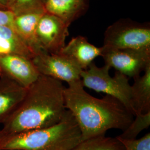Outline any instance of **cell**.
<instances>
[{
  "label": "cell",
  "instance_id": "2",
  "mask_svg": "<svg viewBox=\"0 0 150 150\" xmlns=\"http://www.w3.org/2000/svg\"><path fill=\"white\" fill-rule=\"evenodd\" d=\"M65 107L80 130L82 140L105 135L108 130H125L134 115L122 103L108 95L101 98L88 93L81 80L72 83L64 91Z\"/></svg>",
  "mask_w": 150,
  "mask_h": 150
},
{
  "label": "cell",
  "instance_id": "15",
  "mask_svg": "<svg viewBox=\"0 0 150 150\" xmlns=\"http://www.w3.org/2000/svg\"><path fill=\"white\" fill-rule=\"evenodd\" d=\"M70 150H125L122 144L115 137L105 135L83 140Z\"/></svg>",
  "mask_w": 150,
  "mask_h": 150
},
{
  "label": "cell",
  "instance_id": "17",
  "mask_svg": "<svg viewBox=\"0 0 150 150\" xmlns=\"http://www.w3.org/2000/svg\"><path fill=\"white\" fill-rule=\"evenodd\" d=\"M7 10L15 16L32 12H46L41 0H10Z\"/></svg>",
  "mask_w": 150,
  "mask_h": 150
},
{
  "label": "cell",
  "instance_id": "25",
  "mask_svg": "<svg viewBox=\"0 0 150 150\" xmlns=\"http://www.w3.org/2000/svg\"><path fill=\"white\" fill-rule=\"evenodd\" d=\"M41 1H42L43 3L44 2V1H45V0H41Z\"/></svg>",
  "mask_w": 150,
  "mask_h": 150
},
{
  "label": "cell",
  "instance_id": "19",
  "mask_svg": "<svg viewBox=\"0 0 150 150\" xmlns=\"http://www.w3.org/2000/svg\"><path fill=\"white\" fill-rule=\"evenodd\" d=\"M116 138L122 144L125 150H150V134L148 133L139 139H123Z\"/></svg>",
  "mask_w": 150,
  "mask_h": 150
},
{
  "label": "cell",
  "instance_id": "10",
  "mask_svg": "<svg viewBox=\"0 0 150 150\" xmlns=\"http://www.w3.org/2000/svg\"><path fill=\"white\" fill-rule=\"evenodd\" d=\"M102 47H98L90 43L87 38L78 36L72 38L59 54L67 57L81 70L86 69L93 60L101 56Z\"/></svg>",
  "mask_w": 150,
  "mask_h": 150
},
{
  "label": "cell",
  "instance_id": "12",
  "mask_svg": "<svg viewBox=\"0 0 150 150\" xmlns=\"http://www.w3.org/2000/svg\"><path fill=\"white\" fill-rule=\"evenodd\" d=\"M26 88L10 79H0V123L3 124L19 106Z\"/></svg>",
  "mask_w": 150,
  "mask_h": 150
},
{
  "label": "cell",
  "instance_id": "22",
  "mask_svg": "<svg viewBox=\"0 0 150 150\" xmlns=\"http://www.w3.org/2000/svg\"><path fill=\"white\" fill-rule=\"evenodd\" d=\"M10 0H0V10H8Z\"/></svg>",
  "mask_w": 150,
  "mask_h": 150
},
{
  "label": "cell",
  "instance_id": "6",
  "mask_svg": "<svg viewBox=\"0 0 150 150\" xmlns=\"http://www.w3.org/2000/svg\"><path fill=\"white\" fill-rule=\"evenodd\" d=\"M101 56L105 64L134 79L150 66V48L108 50Z\"/></svg>",
  "mask_w": 150,
  "mask_h": 150
},
{
  "label": "cell",
  "instance_id": "24",
  "mask_svg": "<svg viewBox=\"0 0 150 150\" xmlns=\"http://www.w3.org/2000/svg\"><path fill=\"white\" fill-rule=\"evenodd\" d=\"M19 150V149H8V150Z\"/></svg>",
  "mask_w": 150,
  "mask_h": 150
},
{
  "label": "cell",
  "instance_id": "9",
  "mask_svg": "<svg viewBox=\"0 0 150 150\" xmlns=\"http://www.w3.org/2000/svg\"><path fill=\"white\" fill-rule=\"evenodd\" d=\"M32 59L17 54H0V77L28 88L40 76Z\"/></svg>",
  "mask_w": 150,
  "mask_h": 150
},
{
  "label": "cell",
  "instance_id": "23",
  "mask_svg": "<svg viewBox=\"0 0 150 150\" xmlns=\"http://www.w3.org/2000/svg\"><path fill=\"white\" fill-rule=\"evenodd\" d=\"M3 136H4V134H2V132H1V129H0V141L1 140Z\"/></svg>",
  "mask_w": 150,
  "mask_h": 150
},
{
  "label": "cell",
  "instance_id": "18",
  "mask_svg": "<svg viewBox=\"0 0 150 150\" xmlns=\"http://www.w3.org/2000/svg\"><path fill=\"white\" fill-rule=\"evenodd\" d=\"M0 54H17L32 59L34 54L23 42L0 38Z\"/></svg>",
  "mask_w": 150,
  "mask_h": 150
},
{
  "label": "cell",
  "instance_id": "14",
  "mask_svg": "<svg viewBox=\"0 0 150 150\" xmlns=\"http://www.w3.org/2000/svg\"><path fill=\"white\" fill-rule=\"evenodd\" d=\"M131 100L134 116L150 111V66L144 75L134 78L131 85Z\"/></svg>",
  "mask_w": 150,
  "mask_h": 150
},
{
  "label": "cell",
  "instance_id": "5",
  "mask_svg": "<svg viewBox=\"0 0 150 150\" xmlns=\"http://www.w3.org/2000/svg\"><path fill=\"white\" fill-rule=\"evenodd\" d=\"M102 52L122 49L150 48V23L120 19L109 26L104 33Z\"/></svg>",
  "mask_w": 150,
  "mask_h": 150
},
{
  "label": "cell",
  "instance_id": "4",
  "mask_svg": "<svg viewBox=\"0 0 150 150\" xmlns=\"http://www.w3.org/2000/svg\"><path fill=\"white\" fill-rule=\"evenodd\" d=\"M111 68L106 64L98 67L93 62L81 72V80L83 87L97 92H102L117 99L134 116L131 100V85L129 77L116 71L111 76Z\"/></svg>",
  "mask_w": 150,
  "mask_h": 150
},
{
  "label": "cell",
  "instance_id": "7",
  "mask_svg": "<svg viewBox=\"0 0 150 150\" xmlns=\"http://www.w3.org/2000/svg\"><path fill=\"white\" fill-rule=\"evenodd\" d=\"M32 61L40 75L65 81L68 85L81 81L82 70L61 54L42 52L35 55Z\"/></svg>",
  "mask_w": 150,
  "mask_h": 150
},
{
  "label": "cell",
  "instance_id": "3",
  "mask_svg": "<svg viewBox=\"0 0 150 150\" xmlns=\"http://www.w3.org/2000/svg\"><path fill=\"white\" fill-rule=\"evenodd\" d=\"M82 140L80 130L69 110L55 125L16 134L4 136L0 150H70Z\"/></svg>",
  "mask_w": 150,
  "mask_h": 150
},
{
  "label": "cell",
  "instance_id": "1",
  "mask_svg": "<svg viewBox=\"0 0 150 150\" xmlns=\"http://www.w3.org/2000/svg\"><path fill=\"white\" fill-rule=\"evenodd\" d=\"M62 81L40 75L27 88L16 110L2 124L4 136L42 129L59 122L67 111Z\"/></svg>",
  "mask_w": 150,
  "mask_h": 150
},
{
  "label": "cell",
  "instance_id": "21",
  "mask_svg": "<svg viewBox=\"0 0 150 150\" xmlns=\"http://www.w3.org/2000/svg\"><path fill=\"white\" fill-rule=\"evenodd\" d=\"M15 15L9 10H0V25L14 27L13 21Z\"/></svg>",
  "mask_w": 150,
  "mask_h": 150
},
{
  "label": "cell",
  "instance_id": "13",
  "mask_svg": "<svg viewBox=\"0 0 150 150\" xmlns=\"http://www.w3.org/2000/svg\"><path fill=\"white\" fill-rule=\"evenodd\" d=\"M46 12H32L15 16L13 26L34 56L44 52L40 46L36 37L38 22Z\"/></svg>",
  "mask_w": 150,
  "mask_h": 150
},
{
  "label": "cell",
  "instance_id": "11",
  "mask_svg": "<svg viewBox=\"0 0 150 150\" xmlns=\"http://www.w3.org/2000/svg\"><path fill=\"white\" fill-rule=\"evenodd\" d=\"M90 0H45L46 12L59 17L69 26L85 14Z\"/></svg>",
  "mask_w": 150,
  "mask_h": 150
},
{
  "label": "cell",
  "instance_id": "8",
  "mask_svg": "<svg viewBox=\"0 0 150 150\" xmlns=\"http://www.w3.org/2000/svg\"><path fill=\"white\" fill-rule=\"evenodd\" d=\"M69 27L59 17L47 12L43 13L36 28V37L41 49L49 54H59L66 45Z\"/></svg>",
  "mask_w": 150,
  "mask_h": 150
},
{
  "label": "cell",
  "instance_id": "20",
  "mask_svg": "<svg viewBox=\"0 0 150 150\" xmlns=\"http://www.w3.org/2000/svg\"><path fill=\"white\" fill-rule=\"evenodd\" d=\"M0 38L25 42L15 28L10 26L0 25Z\"/></svg>",
  "mask_w": 150,
  "mask_h": 150
},
{
  "label": "cell",
  "instance_id": "16",
  "mask_svg": "<svg viewBox=\"0 0 150 150\" xmlns=\"http://www.w3.org/2000/svg\"><path fill=\"white\" fill-rule=\"evenodd\" d=\"M135 118L128 127L123 131V133L117 137L123 139H136L137 136L145 129H148L150 125V111L137 115Z\"/></svg>",
  "mask_w": 150,
  "mask_h": 150
}]
</instances>
